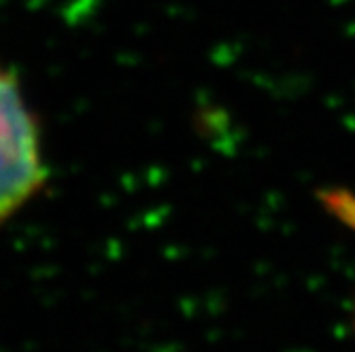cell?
Wrapping results in <instances>:
<instances>
[{
    "mask_svg": "<svg viewBox=\"0 0 355 352\" xmlns=\"http://www.w3.org/2000/svg\"><path fill=\"white\" fill-rule=\"evenodd\" d=\"M45 180L41 140L17 83L0 73V223L17 212Z\"/></svg>",
    "mask_w": 355,
    "mask_h": 352,
    "instance_id": "cell-1",
    "label": "cell"
}]
</instances>
